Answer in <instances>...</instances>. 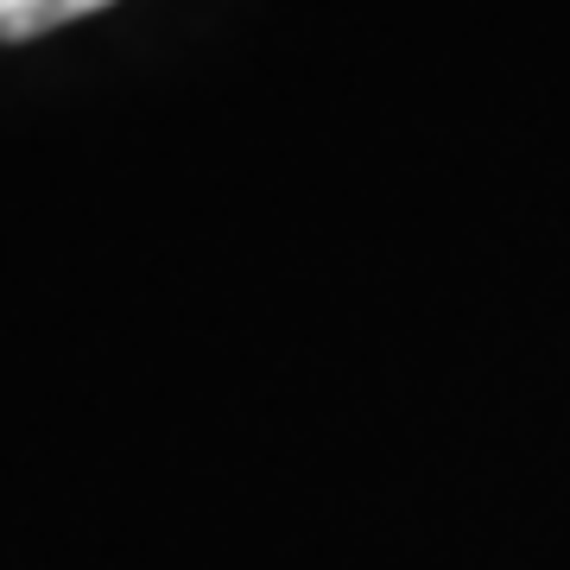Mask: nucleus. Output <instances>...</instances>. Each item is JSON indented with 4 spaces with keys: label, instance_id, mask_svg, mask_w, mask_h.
Here are the masks:
<instances>
[{
    "label": "nucleus",
    "instance_id": "f257e3e1",
    "mask_svg": "<svg viewBox=\"0 0 570 570\" xmlns=\"http://www.w3.org/2000/svg\"><path fill=\"white\" fill-rule=\"evenodd\" d=\"M115 0H0V39H39L70 20H89Z\"/></svg>",
    "mask_w": 570,
    "mask_h": 570
}]
</instances>
